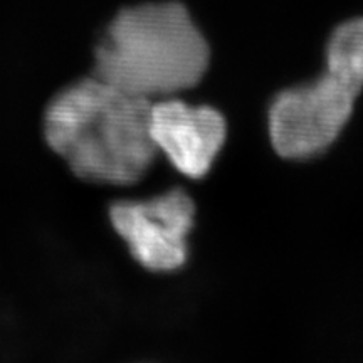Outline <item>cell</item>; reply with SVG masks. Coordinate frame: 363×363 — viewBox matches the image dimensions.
<instances>
[{
    "instance_id": "4",
    "label": "cell",
    "mask_w": 363,
    "mask_h": 363,
    "mask_svg": "<svg viewBox=\"0 0 363 363\" xmlns=\"http://www.w3.org/2000/svg\"><path fill=\"white\" fill-rule=\"evenodd\" d=\"M110 219L145 269L170 272L187 262L195 206L185 190L172 189L148 201L118 202L110 208Z\"/></svg>"
},
{
    "instance_id": "5",
    "label": "cell",
    "mask_w": 363,
    "mask_h": 363,
    "mask_svg": "<svg viewBox=\"0 0 363 363\" xmlns=\"http://www.w3.org/2000/svg\"><path fill=\"white\" fill-rule=\"evenodd\" d=\"M150 131L158 152L180 174L202 179L224 147L227 125L214 108L192 106L170 96L152 101Z\"/></svg>"
},
{
    "instance_id": "2",
    "label": "cell",
    "mask_w": 363,
    "mask_h": 363,
    "mask_svg": "<svg viewBox=\"0 0 363 363\" xmlns=\"http://www.w3.org/2000/svg\"><path fill=\"white\" fill-rule=\"evenodd\" d=\"M211 49L179 2L142 4L121 11L94 54V76L150 101L201 83Z\"/></svg>"
},
{
    "instance_id": "1",
    "label": "cell",
    "mask_w": 363,
    "mask_h": 363,
    "mask_svg": "<svg viewBox=\"0 0 363 363\" xmlns=\"http://www.w3.org/2000/svg\"><path fill=\"white\" fill-rule=\"evenodd\" d=\"M150 113V99L93 76L52 98L44 136L79 179L130 185L143 179L158 153Z\"/></svg>"
},
{
    "instance_id": "3",
    "label": "cell",
    "mask_w": 363,
    "mask_h": 363,
    "mask_svg": "<svg viewBox=\"0 0 363 363\" xmlns=\"http://www.w3.org/2000/svg\"><path fill=\"white\" fill-rule=\"evenodd\" d=\"M363 89V19L343 22L326 45V72L310 84L284 89L272 99L269 133L276 152L289 160L323 153L350 120Z\"/></svg>"
}]
</instances>
